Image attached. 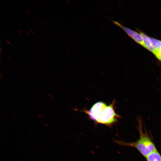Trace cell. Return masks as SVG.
<instances>
[{"instance_id":"6da1fadb","label":"cell","mask_w":161,"mask_h":161,"mask_svg":"<svg viewBox=\"0 0 161 161\" xmlns=\"http://www.w3.org/2000/svg\"><path fill=\"white\" fill-rule=\"evenodd\" d=\"M142 124L139 123L138 130L139 133V139L136 141L126 143L117 140L116 143L121 145L135 148L144 157H145L149 153L157 149L150 137L146 133L143 131Z\"/></svg>"},{"instance_id":"7a4b0ae2","label":"cell","mask_w":161,"mask_h":161,"mask_svg":"<svg viewBox=\"0 0 161 161\" xmlns=\"http://www.w3.org/2000/svg\"><path fill=\"white\" fill-rule=\"evenodd\" d=\"M115 101L106 106L101 114L96 124H104L109 127L116 123L120 116L116 113L114 109Z\"/></svg>"},{"instance_id":"3957f363","label":"cell","mask_w":161,"mask_h":161,"mask_svg":"<svg viewBox=\"0 0 161 161\" xmlns=\"http://www.w3.org/2000/svg\"><path fill=\"white\" fill-rule=\"evenodd\" d=\"M107 106L105 103L99 101L94 104L89 111L85 110L84 112L90 119L96 123L101 114Z\"/></svg>"},{"instance_id":"277c9868","label":"cell","mask_w":161,"mask_h":161,"mask_svg":"<svg viewBox=\"0 0 161 161\" xmlns=\"http://www.w3.org/2000/svg\"><path fill=\"white\" fill-rule=\"evenodd\" d=\"M115 24L123 29L130 37L137 43L146 49L145 42L140 33L124 26L117 21L111 20Z\"/></svg>"},{"instance_id":"5b68a950","label":"cell","mask_w":161,"mask_h":161,"mask_svg":"<svg viewBox=\"0 0 161 161\" xmlns=\"http://www.w3.org/2000/svg\"><path fill=\"white\" fill-rule=\"evenodd\" d=\"M145 158L146 161H161V155L157 150L149 153Z\"/></svg>"},{"instance_id":"8992f818","label":"cell","mask_w":161,"mask_h":161,"mask_svg":"<svg viewBox=\"0 0 161 161\" xmlns=\"http://www.w3.org/2000/svg\"><path fill=\"white\" fill-rule=\"evenodd\" d=\"M140 33L144 40L146 49L154 54L155 51L150 43L149 37L143 32H140Z\"/></svg>"},{"instance_id":"52a82bcc","label":"cell","mask_w":161,"mask_h":161,"mask_svg":"<svg viewBox=\"0 0 161 161\" xmlns=\"http://www.w3.org/2000/svg\"><path fill=\"white\" fill-rule=\"evenodd\" d=\"M149 38L150 43L155 51L159 50L161 48V41L149 37Z\"/></svg>"},{"instance_id":"ba28073f","label":"cell","mask_w":161,"mask_h":161,"mask_svg":"<svg viewBox=\"0 0 161 161\" xmlns=\"http://www.w3.org/2000/svg\"><path fill=\"white\" fill-rule=\"evenodd\" d=\"M154 54L156 57L161 61V48L158 51H156Z\"/></svg>"},{"instance_id":"9c48e42d","label":"cell","mask_w":161,"mask_h":161,"mask_svg":"<svg viewBox=\"0 0 161 161\" xmlns=\"http://www.w3.org/2000/svg\"><path fill=\"white\" fill-rule=\"evenodd\" d=\"M48 96L50 99H52L53 98V95L51 94H49Z\"/></svg>"},{"instance_id":"30bf717a","label":"cell","mask_w":161,"mask_h":161,"mask_svg":"<svg viewBox=\"0 0 161 161\" xmlns=\"http://www.w3.org/2000/svg\"><path fill=\"white\" fill-rule=\"evenodd\" d=\"M30 31L32 33L34 34V32H33V30H30Z\"/></svg>"},{"instance_id":"8fae6325","label":"cell","mask_w":161,"mask_h":161,"mask_svg":"<svg viewBox=\"0 0 161 161\" xmlns=\"http://www.w3.org/2000/svg\"><path fill=\"white\" fill-rule=\"evenodd\" d=\"M44 125H45V126H46L47 127H48V126H49L47 124H44Z\"/></svg>"},{"instance_id":"7c38bea8","label":"cell","mask_w":161,"mask_h":161,"mask_svg":"<svg viewBox=\"0 0 161 161\" xmlns=\"http://www.w3.org/2000/svg\"><path fill=\"white\" fill-rule=\"evenodd\" d=\"M6 42H7L8 44H10V42H9V41H8L7 40V41H6Z\"/></svg>"},{"instance_id":"4fadbf2b","label":"cell","mask_w":161,"mask_h":161,"mask_svg":"<svg viewBox=\"0 0 161 161\" xmlns=\"http://www.w3.org/2000/svg\"><path fill=\"white\" fill-rule=\"evenodd\" d=\"M38 117H40V118H42V117H41V116L40 115H38Z\"/></svg>"},{"instance_id":"5bb4252c","label":"cell","mask_w":161,"mask_h":161,"mask_svg":"<svg viewBox=\"0 0 161 161\" xmlns=\"http://www.w3.org/2000/svg\"><path fill=\"white\" fill-rule=\"evenodd\" d=\"M40 115L42 117H44V116L42 114H40Z\"/></svg>"},{"instance_id":"9a60e30c","label":"cell","mask_w":161,"mask_h":161,"mask_svg":"<svg viewBox=\"0 0 161 161\" xmlns=\"http://www.w3.org/2000/svg\"><path fill=\"white\" fill-rule=\"evenodd\" d=\"M27 10L28 12V13H30V10H28V9H27Z\"/></svg>"},{"instance_id":"2e32d148","label":"cell","mask_w":161,"mask_h":161,"mask_svg":"<svg viewBox=\"0 0 161 161\" xmlns=\"http://www.w3.org/2000/svg\"><path fill=\"white\" fill-rule=\"evenodd\" d=\"M17 31L18 32L20 33H21V32L20 30H17Z\"/></svg>"},{"instance_id":"e0dca14e","label":"cell","mask_w":161,"mask_h":161,"mask_svg":"<svg viewBox=\"0 0 161 161\" xmlns=\"http://www.w3.org/2000/svg\"><path fill=\"white\" fill-rule=\"evenodd\" d=\"M28 134L29 135H30V136H32V134L30 133H29Z\"/></svg>"},{"instance_id":"ac0fdd59","label":"cell","mask_w":161,"mask_h":161,"mask_svg":"<svg viewBox=\"0 0 161 161\" xmlns=\"http://www.w3.org/2000/svg\"><path fill=\"white\" fill-rule=\"evenodd\" d=\"M12 117L14 119H16V117H15V116H13Z\"/></svg>"},{"instance_id":"d6986e66","label":"cell","mask_w":161,"mask_h":161,"mask_svg":"<svg viewBox=\"0 0 161 161\" xmlns=\"http://www.w3.org/2000/svg\"><path fill=\"white\" fill-rule=\"evenodd\" d=\"M26 32L28 34H29V33L27 31H26Z\"/></svg>"},{"instance_id":"ffe728a7","label":"cell","mask_w":161,"mask_h":161,"mask_svg":"<svg viewBox=\"0 0 161 161\" xmlns=\"http://www.w3.org/2000/svg\"><path fill=\"white\" fill-rule=\"evenodd\" d=\"M41 22L43 24H44V22L43 21H41Z\"/></svg>"},{"instance_id":"44dd1931","label":"cell","mask_w":161,"mask_h":161,"mask_svg":"<svg viewBox=\"0 0 161 161\" xmlns=\"http://www.w3.org/2000/svg\"><path fill=\"white\" fill-rule=\"evenodd\" d=\"M41 147H42L43 148H44V146H43V145H41Z\"/></svg>"},{"instance_id":"7402d4cb","label":"cell","mask_w":161,"mask_h":161,"mask_svg":"<svg viewBox=\"0 0 161 161\" xmlns=\"http://www.w3.org/2000/svg\"><path fill=\"white\" fill-rule=\"evenodd\" d=\"M49 37H50L51 38H52V37L49 35Z\"/></svg>"},{"instance_id":"603a6c76","label":"cell","mask_w":161,"mask_h":161,"mask_svg":"<svg viewBox=\"0 0 161 161\" xmlns=\"http://www.w3.org/2000/svg\"><path fill=\"white\" fill-rule=\"evenodd\" d=\"M7 58L8 59H9V60H10V59L9 58H8L7 57Z\"/></svg>"},{"instance_id":"cb8c5ba5","label":"cell","mask_w":161,"mask_h":161,"mask_svg":"<svg viewBox=\"0 0 161 161\" xmlns=\"http://www.w3.org/2000/svg\"><path fill=\"white\" fill-rule=\"evenodd\" d=\"M52 132H53V133H54V132H55V131H54L53 130H52Z\"/></svg>"},{"instance_id":"d4e9b609","label":"cell","mask_w":161,"mask_h":161,"mask_svg":"<svg viewBox=\"0 0 161 161\" xmlns=\"http://www.w3.org/2000/svg\"><path fill=\"white\" fill-rule=\"evenodd\" d=\"M8 56L9 57V58H11V57L10 56H9V55H8Z\"/></svg>"},{"instance_id":"484cf974","label":"cell","mask_w":161,"mask_h":161,"mask_svg":"<svg viewBox=\"0 0 161 161\" xmlns=\"http://www.w3.org/2000/svg\"><path fill=\"white\" fill-rule=\"evenodd\" d=\"M41 51L43 52L44 53V51L43 50H41Z\"/></svg>"},{"instance_id":"4316f807","label":"cell","mask_w":161,"mask_h":161,"mask_svg":"<svg viewBox=\"0 0 161 161\" xmlns=\"http://www.w3.org/2000/svg\"><path fill=\"white\" fill-rule=\"evenodd\" d=\"M14 113H15L16 114H17V113L16 112H15V111H14Z\"/></svg>"},{"instance_id":"83f0119b","label":"cell","mask_w":161,"mask_h":161,"mask_svg":"<svg viewBox=\"0 0 161 161\" xmlns=\"http://www.w3.org/2000/svg\"><path fill=\"white\" fill-rule=\"evenodd\" d=\"M0 51H2L1 50V49H0Z\"/></svg>"},{"instance_id":"f1b7e54d","label":"cell","mask_w":161,"mask_h":161,"mask_svg":"<svg viewBox=\"0 0 161 161\" xmlns=\"http://www.w3.org/2000/svg\"><path fill=\"white\" fill-rule=\"evenodd\" d=\"M27 74L28 75H30L29 74H28V73H27Z\"/></svg>"}]
</instances>
